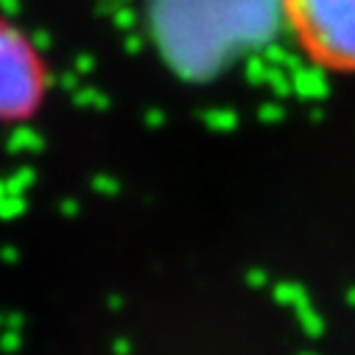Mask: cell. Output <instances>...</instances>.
Here are the masks:
<instances>
[{
	"instance_id": "1",
	"label": "cell",
	"mask_w": 355,
	"mask_h": 355,
	"mask_svg": "<svg viewBox=\"0 0 355 355\" xmlns=\"http://www.w3.org/2000/svg\"><path fill=\"white\" fill-rule=\"evenodd\" d=\"M302 56L327 73H355V0H280Z\"/></svg>"
},
{
	"instance_id": "2",
	"label": "cell",
	"mask_w": 355,
	"mask_h": 355,
	"mask_svg": "<svg viewBox=\"0 0 355 355\" xmlns=\"http://www.w3.org/2000/svg\"><path fill=\"white\" fill-rule=\"evenodd\" d=\"M51 90L48 62L31 37L0 15V123L28 121Z\"/></svg>"
}]
</instances>
